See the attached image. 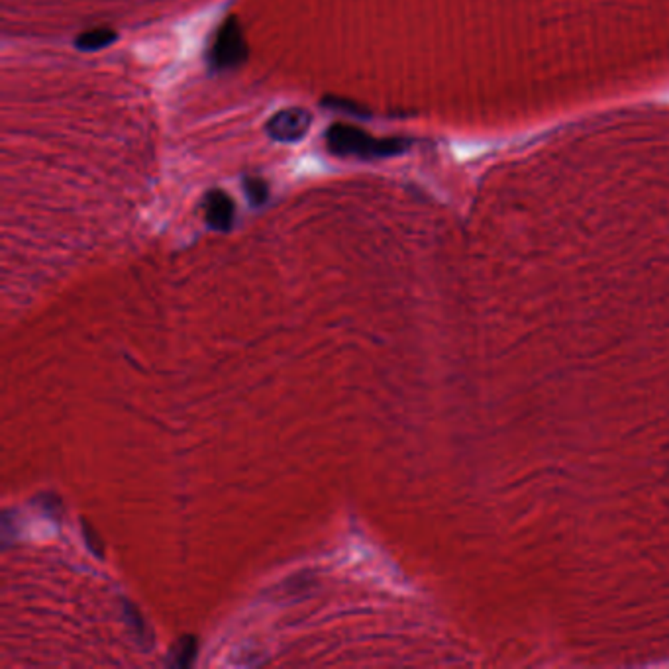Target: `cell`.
<instances>
[{
  "label": "cell",
  "mask_w": 669,
  "mask_h": 669,
  "mask_svg": "<svg viewBox=\"0 0 669 669\" xmlns=\"http://www.w3.org/2000/svg\"><path fill=\"white\" fill-rule=\"evenodd\" d=\"M116 38H118V33L115 30L102 26V28H93V30L83 32L81 36L75 40V45L83 51H95V50L107 48V45L110 43H115Z\"/></svg>",
  "instance_id": "5"
},
{
  "label": "cell",
  "mask_w": 669,
  "mask_h": 669,
  "mask_svg": "<svg viewBox=\"0 0 669 669\" xmlns=\"http://www.w3.org/2000/svg\"><path fill=\"white\" fill-rule=\"evenodd\" d=\"M197 655V640L192 636H183L172 650V665L175 667H187L192 664Z\"/></svg>",
  "instance_id": "6"
},
{
  "label": "cell",
  "mask_w": 669,
  "mask_h": 669,
  "mask_svg": "<svg viewBox=\"0 0 669 669\" xmlns=\"http://www.w3.org/2000/svg\"><path fill=\"white\" fill-rule=\"evenodd\" d=\"M124 615H126V622L130 625V628L134 630V634H135V638H138V642L144 646V648H150V644H152V632L147 630L144 617H142L140 612L135 610L132 605H124Z\"/></svg>",
  "instance_id": "7"
},
{
  "label": "cell",
  "mask_w": 669,
  "mask_h": 669,
  "mask_svg": "<svg viewBox=\"0 0 669 669\" xmlns=\"http://www.w3.org/2000/svg\"><path fill=\"white\" fill-rule=\"evenodd\" d=\"M204 217L210 228L228 232L234 224V200L220 189H212L204 197Z\"/></svg>",
  "instance_id": "4"
},
{
  "label": "cell",
  "mask_w": 669,
  "mask_h": 669,
  "mask_svg": "<svg viewBox=\"0 0 669 669\" xmlns=\"http://www.w3.org/2000/svg\"><path fill=\"white\" fill-rule=\"evenodd\" d=\"M328 152L336 157H358V160H377V157L399 155L406 150L404 140L373 138L366 130L349 126V124H334L326 132Z\"/></svg>",
  "instance_id": "1"
},
{
  "label": "cell",
  "mask_w": 669,
  "mask_h": 669,
  "mask_svg": "<svg viewBox=\"0 0 669 669\" xmlns=\"http://www.w3.org/2000/svg\"><path fill=\"white\" fill-rule=\"evenodd\" d=\"M83 534H85V538H87V542H88L90 550H93V552H97V553L100 555V553H102V552H100V542H98V538H97V536H95V538H93V536H90V526H87V525H85Z\"/></svg>",
  "instance_id": "9"
},
{
  "label": "cell",
  "mask_w": 669,
  "mask_h": 669,
  "mask_svg": "<svg viewBox=\"0 0 669 669\" xmlns=\"http://www.w3.org/2000/svg\"><path fill=\"white\" fill-rule=\"evenodd\" d=\"M312 126V115L306 108L291 107L275 112L265 124V132L271 140L283 144L301 142Z\"/></svg>",
  "instance_id": "3"
},
{
  "label": "cell",
  "mask_w": 669,
  "mask_h": 669,
  "mask_svg": "<svg viewBox=\"0 0 669 669\" xmlns=\"http://www.w3.org/2000/svg\"><path fill=\"white\" fill-rule=\"evenodd\" d=\"M247 60V43L240 22L236 16H228L218 28L217 36L210 45L209 63L214 70H232Z\"/></svg>",
  "instance_id": "2"
},
{
  "label": "cell",
  "mask_w": 669,
  "mask_h": 669,
  "mask_svg": "<svg viewBox=\"0 0 669 669\" xmlns=\"http://www.w3.org/2000/svg\"><path fill=\"white\" fill-rule=\"evenodd\" d=\"M244 189H246V195H247L249 202L256 204V207H262V204L269 199V187H267L264 179H257V177L246 179Z\"/></svg>",
  "instance_id": "8"
}]
</instances>
